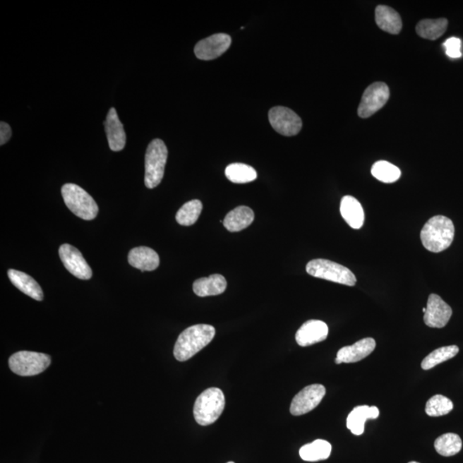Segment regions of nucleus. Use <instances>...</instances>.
I'll use <instances>...</instances> for the list:
<instances>
[{
    "label": "nucleus",
    "instance_id": "f03ea898",
    "mask_svg": "<svg viewBox=\"0 0 463 463\" xmlns=\"http://www.w3.org/2000/svg\"><path fill=\"white\" fill-rule=\"evenodd\" d=\"M454 236L453 222L444 215H436L431 218L421 232L423 246L435 253L448 249L452 244Z\"/></svg>",
    "mask_w": 463,
    "mask_h": 463
},
{
    "label": "nucleus",
    "instance_id": "4be33fe9",
    "mask_svg": "<svg viewBox=\"0 0 463 463\" xmlns=\"http://www.w3.org/2000/svg\"><path fill=\"white\" fill-rule=\"evenodd\" d=\"M375 20L382 30L391 35L400 33L402 22L397 11L386 6H378L375 11Z\"/></svg>",
    "mask_w": 463,
    "mask_h": 463
},
{
    "label": "nucleus",
    "instance_id": "9d476101",
    "mask_svg": "<svg viewBox=\"0 0 463 463\" xmlns=\"http://www.w3.org/2000/svg\"><path fill=\"white\" fill-rule=\"evenodd\" d=\"M325 387L322 385H311L299 392L293 399L290 406V413L294 416L306 414L317 408L325 396Z\"/></svg>",
    "mask_w": 463,
    "mask_h": 463
},
{
    "label": "nucleus",
    "instance_id": "0eeeda50",
    "mask_svg": "<svg viewBox=\"0 0 463 463\" xmlns=\"http://www.w3.org/2000/svg\"><path fill=\"white\" fill-rule=\"evenodd\" d=\"M51 364L49 355L30 352V351H20L9 359V366L11 371L19 376L30 377L42 373Z\"/></svg>",
    "mask_w": 463,
    "mask_h": 463
},
{
    "label": "nucleus",
    "instance_id": "39448f33",
    "mask_svg": "<svg viewBox=\"0 0 463 463\" xmlns=\"http://www.w3.org/2000/svg\"><path fill=\"white\" fill-rule=\"evenodd\" d=\"M169 151L161 139H154L147 148L145 155V183L147 188L153 189L160 185L164 176Z\"/></svg>",
    "mask_w": 463,
    "mask_h": 463
},
{
    "label": "nucleus",
    "instance_id": "6ab92c4d",
    "mask_svg": "<svg viewBox=\"0 0 463 463\" xmlns=\"http://www.w3.org/2000/svg\"><path fill=\"white\" fill-rule=\"evenodd\" d=\"M8 277L13 284L28 296L42 301L44 298L43 291L37 281L30 275L16 270H8Z\"/></svg>",
    "mask_w": 463,
    "mask_h": 463
},
{
    "label": "nucleus",
    "instance_id": "a211bd4d",
    "mask_svg": "<svg viewBox=\"0 0 463 463\" xmlns=\"http://www.w3.org/2000/svg\"><path fill=\"white\" fill-rule=\"evenodd\" d=\"M379 416L377 407L359 406L354 408L347 416V427L354 435L360 436L364 433L365 423L367 420H375Z\"/></svg>",
    "mask_w": 463,
    "mask_h": 463
},
{
    "label": "nucleus",
    "instance_id": "412c9836",
    "mask_svg": "<svg viewBox=\"0 0 463 463\" xmlns=\"http://www.w3.org/2000/svg\"><path fill=\"white\" fill-rule=\"evenodd\" d=\"M227 289V281L222 275L215 274L209 277L198 279L193 283V291L199 297L215 296L222 294Z\"/></svg>",
    "mask_w": 463,
    "mask_h": 463
},
{
    "label": "nucleus",
    "instance_id": "9b49d317",
    "mask_svg": "<svg viewBox=\"0 0 463 463\" xmlns=\"http://www.w3.org/2000/svg\"><path fill=\"white\" fill-rule=\"evenodd\" d=\"M59 253L64 266L71 275L81 280H90L93 273L81 251L73 246L64 244L59 247Z\"/></svg>",
    "mask_w": 463,
    "mask_h": 463
},
{
    "label": "nucleus",
    "instance_id": "20e7f679",
    "mask_svg": "<svg viewBox=\"0 0 463 463\" xmlns=\"http://www.w3.org/2000/svg\"><path fill=\"white\" fill-rule=\"evenodd\" d=\"M61 194L66 205L77 217L91 221L97 217L99 208L94 198L78 185L66 184L62 186Z\"/></svg>",
    "mask_w": 463,
    "mask_h": 463
},
{
    "label": "nucleus",
    "instance_id": "f3484780",
    "mask_svg": "<svg viewBox=\"0 0 463 463\" xmlns=\"http://www.w3.org/2000/svg\"><path fill=\"white\" fill-rule=\"evenodd\" d=\"M130 265L142 271H153L158 268L160 258L157 251L147 246L136 247L128 255Z\"/></svg>",
    "mask_w": 463,
    "mask_h": 463
},
{
    "label": "nucleus",
    "instance_id": "dca6fc26",
    "mask_svg": "<svg viewBox=\"0 0 463 463\" xmlns=\"http://www.w3.org/2000/svg\"><path fill=\"white\" fill-rule=\"evenodd\" d=\"M105 129L110 149L113 151L122 150L126 146V135L114 107H112L107 114Z\"/></svg>",
    "mask_w": 463,
    "mask_h": 463
},
{
    "label": "nucleus",
    "instance_id": "b1692460",
    "mask_svg": "<svg viewBox=\"0 0 463 463\" xmlns=\"http://www.w3.org/2000/svg\"><path fill=\"white\" fill-rule=\"evenodd\" d=\"M332 447L329 442L317 439L311 444L301 447L299 450V456L306 462H318L326 460L331 454Z\"/></svg>",
    "mask_w": 463,
    "mask_h": 463
},
{
    "label": "nucleus",
    "instance_id": "c9c22d12",
    "mask_svg": "<svg viewBox=\"0 0 463 463\" xmlns=\"http://www.w3.org/2000/svg\"><path fill=\"white\" fill-rule=\"evenodd\" d=\"M227 463H234V462H227Z\"/></svg>",
    "mask_w": 463,
    "mask_h": 463
},
{
    "label": "nucleus",
    "instance_id": "aec40b11",
    "mask_svg": "<svg viewBox=\"0 0 463 463\" xmlns=\"http://www.w3.org/2000/svg\"><path fill=\"white\" fill-rule=\"evenodd\" d=\"M340 211L342 218L352 229H360L364 224V210L361 203L352 196H345L342 198Z\"/></svg>",
    "mask_w": 463,
    "mask_h": 463
},
{
    "label": "nucleus",
    "instance_id": "393cba45",
    "mask_svg": "<svg viewBox=\"0 0 463 463\" xmlns=\"http://www.w3.org/2000/svg\"><path fill=\"white\" fill-rule=\"evenodd\" d=\"M448 20L445 18L425 19L418 23L416 33L421 37L435 41L445 33Z\"/></svg>",
    "mask_w": 463,
    "mask_h": 463
},
{
    "label": "nucleus",
    "instance_id": "a878e982",
    "mask_svg": "<svg viewBox=\"0 0 463 463\" xmlns=\"http://www.w3.org/2000/svg\"><path fill=\"white\" fill-rule=\"evenodd\" d=\"M435 450L443 457H452L460 452L462 442L456 433H445L438 438L434 443Z\"/></svg>",
    "mask_w": 463,
    "mask_h": 463
},
{
    "label": "nucleus",
    "instance_id": "2f4dec72",
    "mask_svg": "<svg viewBox=\"0 0 463 463\" xmlns=\"http://www.w3.org/2000/svg\"><path fill=\"white\" fill-rule=\"evenodd\" d=\"M446 55L451 59L462 57V41L457 37H450L444 43Z\"/></svg>",
    "mask_w": 463,
    "mask_h": 463
},
{
    "label": "nucleus",
    "instance_id": "423d86ee",
    "mask_svg": "<svg viewBox=\"0 0 463 463\" xmlns=\"http://www.w3.org/2000/svg\"><path fill=\"white\" fill-rule=\"evenodd\" d=\"M306 272L314 277L353 287L357 279L349 269L327 259H314L306 265Z\"/></svg>",
    "mask_w": 463,
    "mask_h": 463
},
{
    "label": "nucleus",
    "instance_id": "c85d7f7f",
    "mask_svg": "<svg viewBox=\"0 0 463 463\" xmlns=\"http://www.w3.org/2000/svg\"><path fill=\"white\" fill-rule=\"evenodd\" d=\"M203 210V203L198 199L187 202L176 214V221L179 225L191 226L198 221Z\"/></svg>",
    "mask_w": 463,
    "mask_h": 463
},
{
    "label": "nucleus",
    "instance_id": "5701e85b",
    "mask_svg": "<svg viewBox=\"0 0 463 463\" xmlns=\"http://www.w3.org/2000/svg\"><path fill=\"white\" fill-rule=\"evenodd\" d=\"M253 221V210L249 207L239 206L226 215L223 225L229 232H239L248 227Z\"/></svg>",
    "mask_w": 463,
    "mask_h": 463
},
{
    "label": "nucleus",
    "instance_id": "cd10ccee",
    "mask_svg": "<svg viewBox=\"0 0 463 463\" xmlns=\"http://www.w3.org/2000/svg\"><path fill=\"white\" fill-rule=\"evenodd\" d=\"M459 353V347L457 346H447L439 347V349L434 350L433 352L423 360L421 367L423 370H430L433 367L441 364V363L450 360L454 358Z\"/></svg>",
    "mask_w": 463,
    "mask_h": 463
},
{
    "label": "nucleus",
    "instance_id": "6e6552de",
    "mask_svg": "<svg viewBox=\"0 0 463 463\" xmlns=\"http://www.w3.org/2000/svg\"><path fill=\"white\" fill-rule=\"evenodd\" d=\"M390 98V90L385 83H375L365 90L358 109L361 118L366 119L376 114Z\"/></svg>",
    "mask_w": 463,
    "mask_h": 463
},
{
    "label": "nucleus",
    "instance_id": "7ed1b4c3",
    "mask_svg": "<svg viewBox=\"0 0 463 463\" xmlns=\"http://www.w3.org/2000/svg\"><path fill=\"white\" fill-rule=\"evenodd\" d=\"M225 408V397L218 388H210L197 398L193 414L200 426H209L217 421Z\"/></svg>",
    "mask_w": 463,
    "mask_h": 463
},
{
    "label": "nucleus",
    "instance_id": "4468645a",
    "mask_svg": "<svg viewBox=\"0 0 463 463\" xmlns=\"http://www.w3.org/2000/svg\"><path fill=\"white\" fill-rule=\"evenodd\" d=\"M328 334V325L325 322L309 320L298 330L295 340L299 346L308 347L325 341Z\"/></svg>",
    "mask_w": 463,
    "mask_h": 463
},
{
    "label": "nucleus",
    "instance_id": "f8f14e48",
    "mask_svg": "<svg viewBox=\"0 0 463 463\" xmlns=\"http://www.w3.org/2000/svg\"><path fill=\"white\" fill-rule=\"evenodd\" d=\"M232 39L227 34H217L202 40L195 47L194 53L201 61H212L229 49Z\"/></svg>",
    "mask_w": 463,
    "mask_h": 463
},
{
    "label": "nucleus",
    "instance_id": "1a4fd4ad",
    "mask_svg": "<svg viewBox=\"0 0 463 463\" xmlns=\"http://www.w3.org/2000/svg\"><path fill=\"white\" fill-rule=\"evenodd\" d=\"M269 119L273 129L286 137L297 135L302 128L301 119L293 110L285 107L271 109Z\"/></svg>",
    "mask_w": 463,
    "mask_h": 463
},
{
    "label": "nucleus",
    "instance_id": "f257e3e1",
    "mask_svg": "<svg viewBox=\"0 0 463 463\" xmlns=\"http://www.w3.org/2000/svg\"><path fill=\"white\" fill-rule=\"evenodd\" d=\"M215 330L209 325H197L189 327L179 335L175 343L174 354L179 361H186L193 358L203 347L213 340Z\"/></svg>",
    "mask_w": 463,
    "mask_h": 463
},
{
    "label": "nucleus",
    "instance_id": "473e14b6",
    "mask_svg": "<svg viewBox=\"0 0 463 463\" xmlns=\"http://www.w3.org/2000/svg\"><path fill=\"white\" fill-rule=\"evenodd\" d=\"M11 137V126L7 123L1 121L0 123V145H4Z\"/></svg>",
    "mask_w": 463,
    "mask_h": 463
},
{
    "label": "nucleus",
    "instance_id": "bb28decb",
    "mask_svg": "<svg viewBox=\"0 0 463 463\" xmlns=\"http://www.w3.org/2000/svg\"><path fill=\"white\" fill-rule=\"evenodd\" d=\"M226 177L235 184L253 182L258 178L256 170L253 167L243 163H233L227 167Z\"/></svg>",
    "mask_w": 463,
    "mask_h": 463
},
{
    "label": "nucleus",
    "instance_id": "c756f323",
    "mask_svg": "<svg viewBox=\"0 0 463 463\" xmlns=\"http://www.w3.org/2000/svg\"><path fill=\"white\" fill-rule=\"evenodd\" d=\"M372 174L379 181L394 183L401 177V171L397 167L386 161H379L374 163L372 167Z\"/></svg>",
    "mask_w": 463,
    "mask_h": 463
},
{
    "label": "nucleus",
    "instance_id": "7c9ffc66",
    "mask_svg": "<svg viewBox=\"0 0 463 463\" xmlns=\"http://www.w3.org/2000/svg\"><path fill=\"white\" fill-rule=\"evenodd\" d=\"M453 408V402L449 398L436 395L427 402L426 413L431 417H439L448 414Z\"/></svg>",
    "mask_w": 463,
    "mask_h": 463
},
{
    "label": "nucleus",
    "instance_id": "72a5a7b5",
    "mask_svg": "<svg viewBox=\"0 0 463 463\" xmlns=\"http://www.w3.org/2000/svg\"><path fill=\"white\" fill-rule=\"evenodd\" d=\"M422 311H423V313H426V308H423Z\"/></svg>",
    "mask_w": 463,
    "mask_h": 463
},
{
    "label": "nucleus",
    "instance_id": "2eb2a0df",
    "mask_svg": "<svg viewBox=\"0 0 463 463\" xmlns=\"http://www.w3.org/2000/svg\"><path fill=\"white\" fill-rule=\"evenodd\" d=\"M376 347V342L373 338H365L355 342L352 346L342 347L338 351L335 363H355L361 361L372 354Z\"/></svg>",
    "mask_w": 463,
    "mask_h": 463
},
{
    "label": "nucleus",
    "instance_id": "ddd939ff",
    "mask_svg": "<svg viewBox=\"0 0 463 463\" xmlns=\"http://www.w3.org/2000/svg\"><path fill=\"white\" fill-rule=\"evenodd\" d=\"M451 316H452L451 307L438 294H430L424 315L426 325L431 328H444Z\"/></svg>",
    "mask_w": 463,
    "mask_h": 463
},
{
    "label": "nucleus",
    "instance_id": "f704fd0d",
    "mask_svg": "<svg viewBox=\"0 0 463 463\" xmlns=\"http://www.w3.org/2000/svg\"><path fill=\"white\" fill-rule=\"evenodd\" d=\"M409 463H420V462H409Z\"/></svg>",
    "mask_w": 463,
    "mask_h": 463
}]
</instances>
